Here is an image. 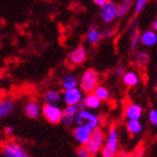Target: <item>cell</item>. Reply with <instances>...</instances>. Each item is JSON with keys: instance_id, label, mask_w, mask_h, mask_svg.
I'll return each mask as SVG.
<instances>
[{"instance_id": "cell-1", "label": "cell", "mask_w": 157, "mask_h": 157, "mask_svg": "<svg viewBox=\"0 0 157 157\" xmlns=\"http://www.w3.org/2000/svg\"><path fill=\"white\" fill-rule=\"evenodd\" d=\"M119 153V135L116 126L109 128L105 146L101 151V157H117Z\"/></svg>"}, {"instance_id": "cell-2", "label": "cell", "mask_w": 157, "mask_h": 157, "mask_svg": "<svg viewBox=\"0 0 157 157\" xmlns=\"http://www.w3.org/2000/svg\"><path fill=\"white\" fill-rule=\"evenodd\" d=\"M80 88L85 94L94 92L99 85V74L94 69H86L80 78Z\"/></svg>"}, {"instance_id": "cell-3", "label": "cell", "mask_w": 157, "mask_h": 157, "mask_svg": "<svg viewBox=\"0 0 157 157\" xmlns=\"http://www.w3.org/2000/svg\"><path fill=\"white\" fill-rule=\"evenodd\" d=\"M42 115L48 121L49 124H57L62 122L63 110L57 105H51V103H44L42 108Z\"/></svg>"}, {"instance_id": "cell-4", "label": "cell", "mask_w": 157, "mask_h": 157, "mask_svg": "<svg viewBox=\"0 0 157 157\" xmlns=\"http://www.w3.org/2000/svg\"><path fill=\"white\" fill-rule=\"evenodd\" d=\"M105 134H103V130L100 129V128H95L92 131V135L90 137V140L86 144V147L90 151V153L92 154V156L95 154H98L102 151V148L105 146Z\"/></svg>"}, {"instance_id": "cell-5", "label": "cell", "mask_w": 157, "mask_h": 157, "mask_svg": "<svg viewBox=\"0 0 157 157\" xmlns=\"http://www.w3.org/2000/svg\"><path fill=\"white\" fill-rule=\"evenodd\" d=\"M100 118L95 115L94 112H92V110H89V109H81L78 110V112L75 116V124H86L89 126H91L93 129L95 128H99L100 126Z\"/></svg>"}, {"instance_id": "cell-6", "label": "cell", "mask_w": 157, "mask_h": 157, "mask_svg": "<svg viewBox=\"0 0 157 157\" xmlns=\"http://www.w3.org/2000/svg\"><path fill=\"white\" fill-rule=\"evenodd\" d=\"M100 17L103 23L111 24L113 23L118 17V3L115 2L113 0H108L105 5L100 7Z\"/></svg>"}, {"instance_id": "cell-7", "label": "cell", "mask_w": 157, "mask_h": 157, "mask_svg": "<svg viewBox=\"0 0 157 157\" xmlns=\"http://www.w3.org/2000/svg\"><path fill=\"white\" fill-rule=\"evenodd\" d=\"M1 155L2 157H29L21 145L13 140H8L2 145Z\"/></svg>"}, {"instance_id": "cell-8", "label": "cell", "mask_w": 157, "mask_h": 157, "mask_svg": "<svg viewBox=\"0 0 157 157\" xmlns=\"http://www.w3.org/2000/svg\"><path fill=\"white\" fill-rule=\"evenodd\" d=\"M92 131H93V128L91 126L86 124H78L73 129V138L80 146H86V144L90 140Z\"/></svg>"}, {"instance_id": "cell-9", "label": "cell", "mask_w": 157, "mask_h": 157, "mask_svg": "<svg viewBox=\"0 0 157 157\" xmlns=\"http://www.w3.org/2000/svg\"><path fill=\"white\" fill-rule=\"evenodd\" d=\"M83 93L81 88H73L63 92V101L66 105H78L83 101Z\"/></svg>"}, {"instance_id": "cell-10", "label": "cell", "mask_w": 157, "mask_h": 157, "mask_svg": "<svg viewBox=\"0 0 157 157\" xmlns=\"http://www.w3.org/2000/svg\"><path fill=\"white\" fill-rule=\"evenodd\" d=\"M85 59H86V49L85 47L80 45L70 53L67 61L72 66H78L83 64Z\"/></svg>"}, {"instance_id": "cell-11", "label": "cell", "mask_w": 157, "mask_h": 157, "mask_svg": "<svg viewBox=\"0 0 157 157\" xmlns=\"http://www.w3.org/2000/svg\"><path fill=\"white\" fill-rule=\"evenodd\" d=\"M127 120H140L143 117V107L138 103H129L124 109Z\"/></svg>"}, {"instance_id": "cell-12", "label": "cell", "mask_w": 157, "mask_h": 157, "mask_svg": "<svg viewBox=\"0 0 157 157\" xmlns=\"http://www.w3.org/2000/svg\"><path fill=\"white\" fill-rule=\"evenodd\" d=\"M42 108L36 100H29L24 107V112L30 119H36L42 113Z\"/></svg>"}, {"instance_id": "cell-13", "label": "cell", "mask_w": 157, "mask_h": 157, "mask_svg": "<svg viewBox=\"0 0 157 157\" xmlns=\"http://www.w3.org/2000/svg\"><path fill=\"white\" fill-rule=\"evenodd\" d=\"M63 93H61L59 90L56 89H49L44 93L43 95V100L45 103H51V105H59L62 101Z\"/></svg>"}, {"instance_id": "cell-14", "label": "cell", "mask_w": 157, "mask_h": 157, "mask_svg": "<svg viewBox=\"0 0 157 157\" xmlns=\"http://www.w3.org/2000/svg\"><path fill=\"white\" fill-rule=\"evenodd\" d=\"M140 43L141 45L146 47H151L157 44V32H155L153 28L147 29L140 34Z\"/></svg>"}, {"instance_id": "cell-15", "label": "cell", "mask_w": 157, "mask_h": 157, "mask_svg": "<svg viewBox=\"0 0 157 157\" xmlns=\"http://www.w3.org/2000/svg\"><path fill=\"white\" fill-rule=\"evenodd\" d=\"M83 102L85 105V108L94 111V110H98L101 107L102 100L94 94V92H92V93H88L85 95L84 99H83Z\"/></svg>"}, {"instance_id": "cell-16", "label": "cell", "mask_w": 157, "mask_h": 157, "mask_svg": "<svg viewBox=\"0 0 157 157\" xmlns=\"http://www.w3.org/2000/svg\"><path fill=\"white\" fill-rule=\"evenodd\" d=\"M13 110H15V102L11 99L5 98L0 101V118L1 119L9 117L13 112Z\"/></svg>"}, {"instance_id": "cell-17", "label": "cell", "mask_w": 157, "mask_h": 157, "mask_svg": "<svg viewBox=\"0 0 157 157\" xmlns=\"http://www.w3.org/2000/svg\"><path fill=\"white\" fill-rule=\"evenodd\" d=\"M139 81H140V78L138 75V73L132 71V70L126 71L124 74L122 75V82H124V84L126 86H128V88H132V86L138 85Z\"/></svg>"}, {"instance_id": "cell-18", "label": "cell", "mask_w": 157, "mask_h": 157, "mask_svg": "<svg viewBox=\"0 0 157 157\" xmlns=\"http://www.w3.org/2000/svg\"><path fill=\"white\" fill-rule=\"evenodd\" d=\"M78 83H80V80L78 78V76L74 74H67L61 80V88L63 91H65V90L76 88Z\"/></svg>"}, {"instance_id": "cell-19", "label": "cell", "mask_w": 157, "mask_h": 157, "mask_svg": "<svg viewBox=\"0 0 157 157\" xmlns=\"http://www.w3.org/2000/svg\"><path fill=\"white\" fill-rule=\"evenodd\" d=\"M131 32H130V38H129V47H130L131 51H135L137 48L138 44L140 43V34L138 32V28L136 26V24L132 23L131 25Z\"/></svg>"}, {"instance_id": "cell-20", "label": "cell", "mask_w": 157, "mask_h": 157, "mask_svg": "<svg viewBox=\"0 0 157 157\" xmlns=\"http://www.w3.org/2000/svg\"><path fill=\"white\" fill-rule=\"evenodd\" d=\"M126 128H127L128 132L132 136L139 135L143 131V124H141L140 120H127Z\"/></svg>"}, {"instance_id": "cell-21", "label": "cell", "mask_w": 157, "mask_h": 157, "mask_svg": "<svg viewBox=\"0 0 157 157\" xmlns=\"http://www.w3.org/2000/svg\"><path fill=\"white\" fill-rule=\"evenodd\" d=\"M149 61H151V56L146 51H138L136 53V62H137L139 67H141V69L147 67Z\"/></svg>"}, {"instance_id": "cell-22", "label": "cell", "mask_w": 157, "mask_h": 157, "mask_svg": "<svg viewBox=\"0 0 157 157\" xmlns=\"http://www.w3.org/2000/svg\"><path fill=\"white\" fill-rule=\"evenodd\" d=\"M101 37H102L101 32L97 27H92V28L89 29L88 34H86V42L89 44H91V45H94V44H97L101 39Z\"/></svg>"}, {"instance_id": "cell-23", "label": "cell", "mask_w": 157, "mask_h": 157, "mask_svg": "<svg viewBox=\"0 0 157 157\" xmlns=\"http://www.w3.org/2000/svg\"><path fill=\"white\" fill-rule=\"evenodd\" d=\"M136 0H121L120 3H118V13L119 17H124L129 13L130 8L135 5Z\"/></svg>"}, {"instance_id": "cell-24", "label": "cell", "mask_w": 157, "mask_h": 157, "mask_svg": "<svg viewBox=\"0 0 157 157\" xmlns=\"http://www.w3.org/2000/svg\"><path fill=\"white\" fill-rule=\"evenodd\" d=\"M94 94L97 95L98 98L101 99L102 101H107V100H109V98H110V92H109V90L105 88V85H101V84H99L98 86L95 88Z\"/></svg>"}, {"instance_id": "cell-25", "label": "cell", "mask_w": 157, "mask_h": 157, "mask_svg": "<svg viewBox=\"0 0 157 157\" xmlns=\"http://www.w3.org/2000/svg\"><path fill=\"white\" fill-rule=\"evenodd\" d=\"M78 110H80L78 105H66L65 108L63 109V116H65V117L75 118V116L78 112Z\"/></svg>"}, {"instance_id": "cell-26", "label": "cell", "mask_w": 157, "mask_h": 157, "mask_svg": "<svg viewBox=\"0 0 157 157\" xmlns=\"http://www.w3.org/2000/svg\"><path fill=\"white\" fill-rule=\"evenodd\" d=\"M148 0H136L135 1V5H134V13L135 16H137L139 13L144 10V8L146 7L147 5Z\"/></svg>"}, {"instance_id": "cell-27", "label": "cell", "mask_w": 157, "mask_h": 157, "mask_svg": "<svg viewBox=\"0 0 157 157\" xmlns=\"http://www.w3.org/2000/svg\"><path fill=\"white\" fill-rule=\"evenodd\" d=\"M76 156L78 157H92V154L88 149L86 146H80L76 151Z\"/></svg>"}, {"instance_id": "cell-28", "label": "cell", "mask_w": 157, "mask_h": 157, "mask_svg": "<svg viewBox=\"0 0 157 157\" xmlns=\"http://www.w3.org/2000/svg\"><path fill=\"white\" fill-rule=\"evenodd\" d=\"M148 120L153 126L157 127V109H151L148 112Z\"/></svg>"}, {"instance_id": "cell-29", "label": "cell", "mask_w": 157, "mask_h": 157, "mask_svg": "<svg viewBox=\"0 0 157 157\" xmlns=\"http://www.w3.org/2000/svg\"><path fill=\"white\" fill-rule=\"evenodd\" d=\"M115 34V29L113 28H107L102 32V38H110Z\"/></svg>"}, {"instance_id": "cell-30", "label": "cell", "mask_w": 157, "mask_h": 157, "mask_svg": "<svg viewBox=\"0 0 157 157\" xmlns=\"http://www.w3.org/2000/svg\"><path fill=\"white\" fill-rule=\"evenodd\" d=\"M124 72H126V71H124V69L122 67V66H117L115 70V73L118 76H122L124 74Z\"/></svg>"}, {"instance_id": "cell-31", "label": "cell", "mask_w": 157, "mask_h": 157, "mask_svg": "<svg viewBox=\"0 0 157 157\" xmlns=\"http://www.w3.org/2000/svg\"><path fill=\"white\" fill-rule=\"evenodd\" d=\"M3 131H5V134H6L7 136H10V135H13V126H7V127H5Z\"/></svg>"}, {"instance_id": "cell-32", "label": "cell", "mask_w": 157, "mask_h": 157, "mask_svg": "<svg viewBox=\"0 0 157 157\" xmlns=\"http://www.w3.org/2000/svg\"><path fill=\"white\" fill-rule=\"evenodd\" d=\"M108 0H93V2L97 5V6H99V7H101L102 5H105V2H107Z\"/></svg>"}, {"instance_id": "cell-33", "label": "cell", "mask_w": 157, "mask_h": 157, "mask_svg": "<svg viewBox=\"0 0 157 157\" xmlns=\"http://www.w3.org/2000/svg\"><path fill=\"white\" fill-rule=\"evenodd\" d=\"M151 28L155 30V32H157V19H155L154 21H153V25H151Z\"/></svg>"}, {"instance_id": "cell-34", "label": "cell", "mask_w": 157, "mask_h": 157, "mask_svg": "<svg viewBox=\"0 0 157 157\" xmlns=\"http://www.w3.org/2000/svg\"><path fill=\"white\" fill-rule=\"evenodd\" d=\"M127 155H128L127 153H124V151H120L118 153V157H126Z\"/></svg>"}, {"instance_id": "cell-35", "label": "cell", "mask_w": 157, "mask_h": 157, "mask_svg": "<svg viewBox=\"0 0 157 157\" xmlns=\"http://www.w3.org/2000/svg\"><path fill=\"white\" fill-rule=\"evenodd\" d=\"M126 157H137V156H136V155H129V154H128Z\"/></svg>"}, {"instance_id": "cell-36", "label": "cell", "mask_w": 157, "mask_h": 157, "mask_svg": "<svg viewBox=\"0 0 157 157\" xmlns=\"http://www.w3.org/2000/svg\"><path fill=\"white\" fill-rule=\"evenodd\" d=\"M155 92H156V95H157V80H156V86H155Z\"/></svg>"}]
</instances>
